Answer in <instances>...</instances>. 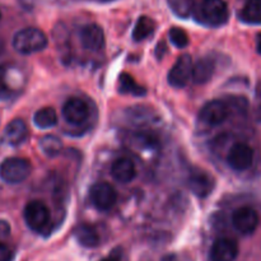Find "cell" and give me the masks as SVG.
Returning <instances> with one entry per match:
<instances>
[{
	"label": "cell",
	"mask_w": 261,
	"mask_h": 261,
	"mask_svg": "<svg viewBox=\"0 0 261 261\" xmlns=\"http://www.w3.org/2000/svg\"><path fill=\"white\" fill-rule=\"evenodd\" d=\"M189 189L199 198H206L214 189V178L204 171H193L188 178Z\"/></svg>",
	"instance_id": "4fadbf2b"
},
{
	"label": "cell",
	"mask_w": 261,
	"mask_h": 261,
	"mask_svg": "<svg viewBox=\"0 0 261 261\" xmlns=\"http://www.w3.org/2000/svg\"><path fill=\"white\" fill-rule=\"evenodd\" d=\"M228 7L224 0H203L198 7V17L206 25L218 27L228 19Z\"/></svg>",
	"instance_id": "3957f363"
},
{
	"label": "cell",
	"mask_w": 261,
	"mask_h": 261,
	"mask_svg": "<svg viewBox=\"0 0 261 261\" xmlns=\"http://www.w3.org/2000/svg\"><path fill=\"white\" fill-rule=\"evenodd\" d=\"M239 255V245L234 240L219 239L211 249L212 261H234Z\"/></svg>",
	"instance_id": "5bb4252c"
},
{
	"label": "cell",
	"mask_w": 261,
	"mask_h": 261,
	"mask_svg": "<svg viewBox=\"0 0 261 261\" xmlns=\"http://www.w3.org/2000/svg\"><path fill=\"white\" fill-rule=\"evenodd\" d=\"M256 48H257V53L261 55V35L257 36V40H256Z\"/></svg>",
	"instance_id": "83f0119b"
},
{
	"label": "cell",
	"mask_w": 261,
	"mask_h": 261,
	"mask_svg": "<svg viewBox=\"0 0 261 261\" xmlns=\"http://www.w3.org/2000/svg\"><path fill=\"white\" fill-rule=\"evenodd\" d=\"M12 45L22 55L40 53L47 46V37L41 30L35 27L23 28L14 35Z\"/></svg>",
	"instance_id": "6da1fadb"
},
{
	"label": "cell",
	"mask_w": 261,
	"mask_h": 261,
	"mask_svg": "<svg viewBox=\"0 0 261 261\" xmlns=\"http://www.w3.org/2000/svg\"><path fill=\"white\" fill-rule=\"evenodd\" d=\"M3 51V42H2V40H0V53H2Z\"/></svg>",
	"instance_id": "f546056e"
},
{
	"label": "cell",
	"mask_w": 261,
	"mask_h": 261,
	"mask_svg": "<svg viewBox=\"0 0 261 261\" xmlns=\"http://www.w3.org/2000/svg\"><path fill=\"white\" fill-rule=\"evenodd\" d=\"M153 32H154V22H153V19L147 17V15H142V17H139L134 27V31H133V38L140 42V41L149 37Z\"/></svg>",
	"instance_id": "44dd1931"
},
{
	"label": "cell",
	"mask_w": 261,
	"mask_h": 261,
	"mask_svg": "<svg viewBox=\"0 0 261 261\" xmlns=\"http://www.w3.org/2000/svg\"><path fill=\"white\" fill-rule=\"evenodd\" d=\"M229 115V106H227L226 102L219 101H211L203 106L200 110V120L204 124L209 126H218L223 124Z\"/></svg>",
	"instance_id": "9c48e42d"
},
{
	"label": "cell",
	"mask_w": 261,
	"mask_h": 261,
	"mask_svg": "<svg viewBox=\"0 0 261 261\" xmlns=\"http://www.w3.org/2000/svg\"><path fill=\"white\" fill-rule=\"evenodd\" d=\"M163 261H176V259H175V256H167Z\"/></svg>",
	"instance_id": "f1b7e54d"
},
{
	"label": "cell",
	"mask_w": 261,
	"mask_h": 261,
	"mask_svg": "<svg viewBox=\"0 0 261 261\" xmlns=\"http://www.w3.org/2000/svg\"><path fill=\"white\" fill-rule=\"evenodd\" d=\"M241 19L250 24L261 23V0H247L241 10Z\"/></svg>",
	"instance_id": "ffe728a7"
},
{
	"label": "cell",
	"mask_w": 261,
	"mask_h": 261,
	"mask_svg": "<svg viewBox=\"0 0 261 261\" xmlns=\"http://www.w3.org/2000/svg\"><path fill=\"white\" fill-rule=\"evenodd\" d=\"M74 237H75V240L82 246L88 247V249H93V247L98 246L99 244L98 233L89 224H79L78 227H75Z\"/></svg>",
	"instance_id": "ac0fdd59"
},
{
	"label": "cell",
	"mask_w": 261,
	"mask_h": 261,
	"mask_svg": "<svg viewBox=\"0 0 261 261\" xmlns=\"http://www.w3.org/2000/svg\"><path fill=\"white\" fill-rule=\"evenodd\" d=\"M89 109L88 105L81 98H73L68 99L63 107V116L68 122L73 125H81L88 119Z\"/></svg>",
	"instance_id": "8fae6325"
},
{
	"label": "cell",
	"mask_w": 261,
	"mask_h": 261,
	"mask_svg": "<svg viewBox=\"0 0 261 261\" xmlns=\"http://www.w3.org/2000/svg\"><path fill=\"white\" fill-rule=\"evenodd\" d=\"M25 224L33 232H43L50 224V211L42 201L33 200L25 205L23 212Z\"/></svg>",
	"instance_id": "277c9868"
},
{
	"label": "cell",
	"mask_w": 261,
	"mask_h": 261,
	"mask_svg": "<svg viewBox=\"0 0 261 261\" xmlns=\"http://www.w3.org/2000/svg\"><path fill=\"white\" fill-rule=\"evenodd\" d=\"M119 91L121 93L134 94V96H143L145 94V89L135 82L132 75L122 73L119 78Z\"/></svg>",
	"instance_id": "603a6c76"
},
{
	"label": "cell",
	"mask_w": 261,
	"mask_h": 261,
	"mask_svg": "<svg viewBox=\"0 0 261 261\" xmlns=\"http://www.w3.org/2000/svg\"><path fill=\"white\" fill-rule=\"evenodd\" d=\"M10 233V226L8 224V222L0 221V239H5V237L9 236Z\"/></svg>",
	"instance_id": "4316f807"
},
{
	"label": "cell",
	"mask_w": 261,
	"mask_h": 261,
	"mask_svg": "<svg viewBox=\"0 0 261 261\" xmlns=\"http://www.w3.org/2000/svg\"><path fill=\"white\" fill-rule=\"evenodd\" d=\"M193 68L194 63L190 55L185 54V55L180 56L168 73V83L175 88L185 87L193 75Z\"/></svg>",
	"instance_id": "8992f818"
},
{
	"label": "cell",
	"mask_w": 261,
	"mask_h": 261,
	"mask_svg": "<svg viewBox=\"0 0 261 261\" xmlns=\"http://www.w3.org/2000/svg\"><path fill=\"white\" fill-rule=\"evenodd\" d=\"M30 161L20 157L7 158L0 165V178L7 184H20L31 175Z\"/></svg>",
	"instance_id": "7a4b0ae2"
},
{
	"label": "cell",
	"mask_w": 261,
	"mask_h": 261,
	"mask_svg": "<svg viewBox=\"0 0 261 261\" xmlns=\"http://www.w3.org/2000/svg\"><path fill=\"white\" fill-rule=\"evenodd\" d=\"M168 38H170L171 43L178 48H184L189 45V36L182 28L180 27H172L168 32Z\"/></svg>",
	"instance_id": "cb8c5ba5"
},
{
	"label": "cell",
	"mask_w": 261,
	"mask_h": 261,
	"mask_svg": "<svg viewBox=\"0 0 261 261\" xmlns=\"http://www.w3.org/2000/svg\"><path fill=\"white\" fill-rule=\"evenodd\" d=\"M89 198H91L92 204L98 211L106 212L115 205L117 200V194L110 184L97 182L91 188Z\"/></svg>",
	"instance_id": "52a82bcc"
},
{
	"label": "cell",
	"mask_w": 261,
	"mask_h": 261,
	"mask_svg": "<svg viewBox=\"0 0 261 261\" xmlns=\"http://www.w3.org/2000/svg\"><path fill=\"white\" fill-rule=\"evenodd\" d=\"M232 223L240 233L251 234L259 226V216L251 206H241L233 212Z\"/></svg>",
	"instance_id": "ba28073f"
},
{
	"label": "cell",
	"mask_w": 261,
	"mask_h": 261,
	"mask_svg": "<svg viewBox=\"0 0 261 261\" xmlns=\"http://www.w3.org/2000/svg\"><path fill=\"white\" fill-rule=\"evenodd\" d=\"M81 42L86 50L99 51L105 45L103 30L96 23L86 24L81 31Z\"/></svg>",
	"instance_id": "7c38bea8"
},
{
	"label": "cell",
	"mask_w": 261,
	"mask_h": 261,
	"mask_svg": "<svg viewBox=\"0 0 261 261\" xmlns=\"http://www.w3.org/2000/svg\"><path fill=\"white\" fill-rule=\"evenodd\" d=\"M254 162V149L246 143H236L227 154V163L234 171H246Z\"/></svg>",
	"instance_id": "5b68a950"
},
{
	"label": "cell",
	"mask_w": 261,
	"mask_h": 261,
	"mask_svg": "<svg viewBox=\"0 0 261 261\" xmlns=\"http://www.w3.org/2000/svg\"><path fill=\"white\" fill-rule=\"evenodd\" d=\"M33 122L40 129H50L58 124V114L53 107H43L36 112Z\"/></svg>",
	"instance_id": "d6986e66"
},
{
	"label": "cell",
	"mask_w": 261,
	"mask_h": 261,
	"mask_svg": "<svg viewBox=\"0 0 261 261\" xmlns=\"http://www.w3.org/2000/svg\"><path fill=\"white\" fill-rule=\"evenodd\" d=\"M13 251L5 244L0 242V261H12Z\"/></svg>",
	"instance_id": "d4e9b609"
},
{
	"label": "cell",
	"mask_w": 261,
	"mask_h": 261,
	"mask_svg": "<svg viewBox=\"0 0 261 261\" xmlns=\"http://www.w3.org/2000/svg\"><path fill=\"white\" fill-rule=\"evenodd\" d=\"M0 18H2V13H0Z\"/></svg>",
	"instance_id": "4dcf8cb0"
},
{
	"label": "cell",
	"mask_w": 261,
	"mask_h": 261,
	"mask_svg": "<svg viewBox=\"0 0 261 261\" xmlns=\"http://www.w3.org/2000/svg\"><path fill=\"white\" fill-rule=\"evenodd\" d=\"M40 149L47 157H55L63 150V142L56 135H45L40 140Z\"/></svg>",
	"instance_id": "7402d4cb"
},
{
	"label": "cell",
	"mask_w": 261,
	"mask_h": 261,
	"mask_svg": "<svg viewBox=\"0 0 261 261\" xmlns=\"http://www.w3.org/2000/svg\"><path fill=\"white\" fill-rule=\"evenodd\" d=\"M111 175L119 182H132L137 176V168H135L134 162L130 158H117L111 166Z\"/></svg>",
	"instance_id": "2e32d148"
},
{
	"label": "cell",
	"mask_w": 261,
	"mask_h": 261,
	"mask_svg": "<svg viewBox=\"0 0 261 261\" xmlns=\"http://www.w3.org/2000/svg\"><path fill=\"white\" fill-rule=\"evenodd\" d=\"M28 138V127L25 122L20 119H14L5 126L3 133V140L5 144L17 147L25 142Z\"/></svg>",
	"instance_id": "9a60e30c"
},
{
	"label": "cell",
	"mask_w": 261,
	"mask_h": 261,
	"mask_svg": "<svg viewBox=\"0 0 261 261\" xmlns=\"http://www.w3.org/2000/svg\"><path fill=\"white\" fill-rule=\"evenodd\" d=\"M101 261H125V256L124 254H122L121 250L116 249L114 250L109 256L105 257V259H102Z\"/></svg>",
	"instance_id": "484cf974"
},
{
	"label": "cell",
	"mask_w": 261,
	"mask_h": 261,
	"mask_svg": "<svg viewBox=\"0 0 261 261\" xmlns=\"http://www.w3.org/2000/svg\"><path fill=\"white\" fill-rule=\"evenodd\" d=\"M213 74H214L213 60L204 58V59H200V60H198L195 64H194L191 79H193L194 83L204 84V83H208V82L211 81Z\"/></svg>",
	"instance_id": "e0dca14e"
},
{
	"label": "cell",
	"mask_w": 261,
	"mask_h": 261,
	"mask_svg": "<svg viewBox=\"0 0 261 261\" xmlns=\"http://www.w3.org/2000/svg\"><path fill=\"white\" fill-rule=\"evenodd\" d=\"M19 71L8 65H0V99L5 101L19 89Z\"/></svg>",
	"instance_id": "30bf717a"
}]
</instances>
